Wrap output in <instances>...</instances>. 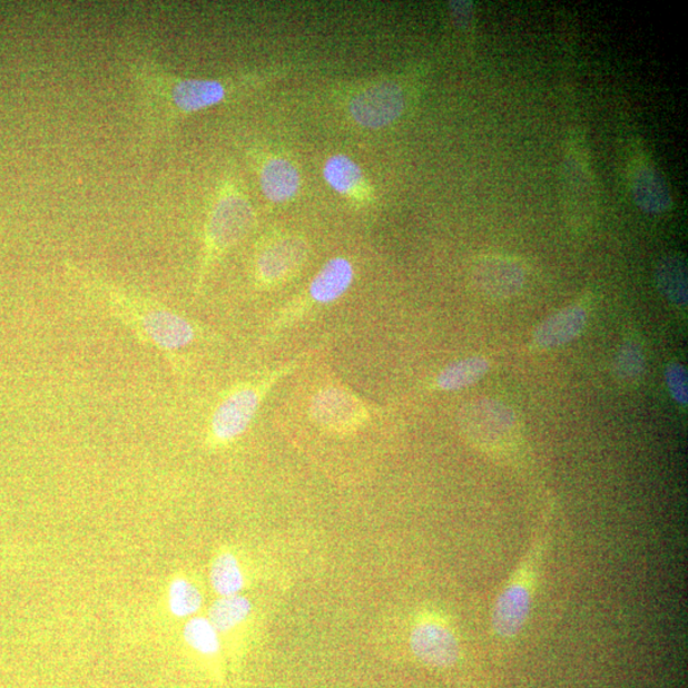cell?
Returning a JSON list of instances; mask_svg holds the SVG:
<instances>
[{"mask_svg": "<svg viewBox=\"0 0 688 688\" xmlns=\"http://www.w3.org/2000/svg\"><path fill=\"white\" fill-rule=\"evenodd\" d=\"M65 271L86 297L125 325L139 343L157 351L176 374L183 372L180 352L206 338V331L197 322L174 311L160 299L117 284L99 272L75 262L67 261Z\"/></svg>", "mask_w": 688, "mask_h": 688, "instance_id": "6da1fadb", "label": "cell"}, {"mask_svg": "<svg viewBox=\"0 0 688 688\" xmlns=\"http://www.w3.org/2000/svg\"><path fill=\"white\" fill-rule=\"evenodd\" d=\"M254 210L248 198L232 181H226L210 206L203 233V248L196 294H199L212 267L250 233Z\"/></svg>", "mask_w": 688, "mask_h": 688, "instance_id": "7a4b0ae2", "label": "cell"}, {"mask_svg": "<svg viewBox=\"0 0 688 688\" xmlns=\"http://www.w3.org/2000/svg\"><path fill=\"white\" fill-rule=\"evenodd\" d=\"M282 373L284 370L258 381L237 384L224 393L210 414L207 444L226 446L244 435L261 407L263 396Z\"/></svg>", "mask_w": 688, "mask_h": 688, "instance_id": "3957f363", "label": "cell"}, {"mask_svg": "<svg viewBox=\"0 0 688 688\" xmlns=\"http://www.w3.org/2000/svg\"><path fill=\"white\" fill-rule=\"evenodd\" d=\"M543 540L544 534L541 532L493 607L492 628L501 639L518 637L531 615L535 572L543 550Z\"/></svg>", "mask_w": 688, "mask_h": 688, "instance_id": "277c9868", "label": "cell"}, {"mask_svg": "<svg viewBox=\"0 0 688 688\" xmlns=\"http://www.w3.org/2000/svg\"><path fill=\"white\" fill-rule=\"evenodd\" d=\"M461 425L473 444L489 452L508 449L518 435L514 411L497 400L482 399L465 405Z\"/></svg>", "mask_w": 688, "mask_h": 688, "instance_id": "5b68a950", "label": "cell"}, {"mask_svg": "<svg viewBox=\"0 0 688 688\" xmlns=\"http://www.w3.org/2000/svg\"><path fill=\"white\" fill-rule=\"evenodd\" d=\"M562 178L564 206L572 223L580 227L588 225L594 215L597 191L584 147H570L564 158Z\"/></svg>", "mask_w": 688, "mask_h": 688, "instance_id": "8992f818", "label": "cell"}, {"mask_svg": "<svg viewBox=\"0 0 688 688\" xmlns=\"http://www.w3.org/2000/svg\"><path fill=\"white\" fill-rule=\"evenodd\" d=\"M404 105L402 88L394 82H382L360 92L352 100L350 111L360 126L379 129L399 119Z\"/></svg>", "mask_w": 688, "mask_h": 688, "instance_id": "52a82bcc", "label": "cell"}, {"mask_svg": "<svg viewBox=\"0 0 688 688\" xmlns=\"http://www.w3.org/2000/svg\"><path fill=\"white\" fill-rule=\"evenodd\" d=\"M410 647L423 664L435 668L454 666L461 652L454 631L436 619L421 620L413 626Z\"/></svg>", "mask_w": 688, "mask_h": 688, "instance_id": "ba28073f", "label": "cell"}, {"mask_svg": "<svg viewBox=\"0 0 688 688\" xmlns=\"http://www.w3.org/2000/svg\"><path fill=\"white\" fill-rule=\"evenodd\" d=\"M472 276L481 293L492 298L515 296L525 281L520 263L502 255L481 257L474 263Z\"/></svg>", "mask_w": 688, "mask_h": 688, "instance_id": "9c48e42d", "label": "cell"}, {"mask_svg": "<svg viewBox=\"0 0 688 688\" xmlns=\"http://www.w3.org/2000/svg\"><path fill=\"white\" fill-rule=\"evenodd\" d=\"M306 258V246L296 237H281L262 246L255 262L257 277L264 285L293 276Z\"/></svg>", "mask_w": 688, "mask_h": 688, "instance_id": "30bf717a", "label": "cell"}, {"mask_svg": "<svg viewBox=\"0 0 688 688\" xmlns=\"http://www.w3.org/2000/svg\"><path fill=\"white\" fill-rule=\"evenodd\" d=\"M317 423L332 431H350L361 425L366 419V410L354 394L330 387L317 394L312 407Z\"/></svg>", "mask_w": 688, "mask_h": 688, "instance_id": "8fae6325", "label": "cell"}, {"mask_svg": "<svg viewBox=\"0 0 688 688\" xmlns=\"http://www.w3.org/2000/svg\"><path fill=\"white\" fill-rule=\"evenodd\" d=\"M588 314L583 306L564 307L538 326L533 334V343L541 350L564 346L579 337L586 328Z\"/></svg>", "mask_w": 688, "mask_h": 688, "instance_id": "7c38bea8", "label": "cell"}, {"mask_svg": "<svg viewBox=\"0 0 688 688\" xmlns=\"http://www.w3.org/2000/svg\"><path fill=\"white\" fill-rule=\"evenodd\" d=\"M631 193L635 203L648 214H665L672 208V196L664 175L650 163H640L631 175Z\"/></svg>", "mask_w": 688, "mask_h": 688, "instance_id": "4fadbf2b", "label": "cell"}, {"mask_svg": "<svg viewBox=\"0 0 688 688\" xmlns=\"http://www.w3.org/2000/svg\"><path fill=\"white\" fill-rule=\"evenodd\" d=\"M354 276V267L347 259L334 258L317 273L308 294L316 304H332L347 293Z\"/></svg>", "mask_w": 688, "mask_h": 688, "instance_id": "5bb4252c", "label": "cell"}, {"mask_svg": "<svg viewBox=\"0 0 688 688\" xmlns=\"http://www.w3.org/2000/svg\"><path fill=\"white\" fill-rule=\"evenodd\" d=\"M656 284L660 294L678 308L688 304L687 262L681 255L670 254L660 259L655 273Z\"/></svg>", "mask_w": 688, "mask_h": 688, "instance_id": "9a60e30c", "label": "cell"}, {"mask_svg": "<svg viewBox=\"0 0 688 688\" xmlns=\"http://www.w3.org/2000/svg\"><path fill=\"white\" fill-rule=\"evenodd\" d=\"M263 193L273 202H286L295 196L299 187L296 167L285 158H273L261 173Z\"/></svg>", "mask_w": 688, "mask_h": 688, "instance_id": "2e32d148", "label": "cell"}, {"mask_svg": "<svg viewBox=\"0 0 688 688\" xmlns=\"http://www.w3.org/2000/svg\"><path fill=\"white\" fill-rule=\"evenodd\" d=\"M209 581L218 597L242 594L246 579L239 559L233 552H220L212 562Z\"/></svg>", "mask_w": 688, "mask_h": 688, "instance_id": "e0dca14e", "label": "cell"}, {"mask_svg": "<svg viewBox=\"0 0 688 688\" xmlns=\"http://www.w3.org/2000/svg\"><path fill=\"white\" fill-rule=\"evenodd\" d=\"M252 611L250 599L243 594H236L218 597L217 601L210 606L207 617L219 635H224L239 628L249 619Z\"/></svg>", "mask_w": 688, "mask_h": 688, "instance_id": "ac0fdd59", "label": "cell"}, {"mask_svg": "<svg viewBox=\"0 0 688 688\" xmlns=\"http://www.w3.org/2000/svg\"><path fill=\"white\" fill-rule=\"evenodd\" d=\"M490 364L483 357H469L449 365L436 379V384L443 391H459L481 381L489 373Z\"/></svg>", "mask_w": 688, "mask_h": 688, "instance_id": "d6986e66", "label": "cell"}, {"mask_svg": "<svg viewBox=\"0 0 688 688\" xmlns=\"http://www.w3.org/2000/svg\"><path fill=\"white\" fill-rule=\"evenodd\" d=\"M184 640L189 648L206 658H215L220 651V635L208 617L194 616L184 626Z\"/></svg>", "mask_w": 688, "mask_h": 688, "instance_id": "ffe728a7", "label": "cell"}, {"mask_svg": "<svg viewBox=\"0 0 688 688\" xmlns=\"http://www.w3.org/2000/svg\"><path fill=\"white\" fill-rule=\"evenodd\" d=\"M203 596L197 586L187 578H175L169 586V610L179 619H188L198 613Z\"/></svg>", "mask_w": 688, "mask_h": 688, "instance_id": "44dd1931", "label": "cell"}, {"mask_svg": "<svg viewBox=\"0 0 688 688\" xmlns=\"http://www.w3.org/2000/svg\"><path fill=\"white\" fill-rule=\"evenodd\" d=\"M646 373V355L641 344L635 340L625 341L615 358V374L623 384H637Z\"/></svg>", "mask_w": 688, "mask_h": 688, "instance_id": "7402d4cb", "label": "cell"}, {"mask_svg": "<svg viewBox=\"0 0 688 688\" xmlns=\"http://www.w3.org/2000/svg\"><path fill=\"white\" fill-rule=\"evenodd\" d=\"M324 178L331 187L341 194L354 191L363 178L358 165L350 157L337 155L330 158L324 167Z\"/></svg>", "mask_w": 688, "mask_h": 688, "instance_id": "603a6c76", "label": "cell"}, {"mask_svg": "<svg viewBox=\"0 0 688 688\" xmlns=\"http://www.w3.org/2000/svg\"><path fill=\"white\" fill-rule=\"evenodd\" d=\"M666 383L672 399L679 405L688 403V376L684 365L678 363L669 364L666 368Z\"/></svg>", "mask_w": 688, "mask_h": 688, "instance_id": "cb8c5ba5", "label": "cell"}]
</instances>
